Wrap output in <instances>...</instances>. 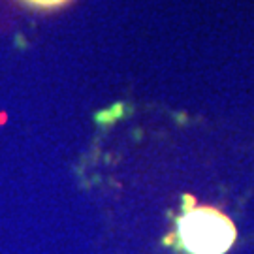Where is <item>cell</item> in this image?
I'll return each mask as SVG.
<instances>
[{"label":"cell","mask_w":254,"mask_h":254,"mask_svg":"<svg viewBox=\"0 0 254 254\" xmlns=\"http://www.w3.org/2000/svg\"><path fill=\"white\" fill-rule=\"evenodd\" d=\"M181 247L190 254H224L237 237L230 218L215 207H187L177 222Z\"/></svg>","instance_id":"cell-1"},{"label":"cell","mask_w":254,"mask_h":254,"mask_svg":"<svg viewBox=\"0 0 254 254\" xmlns=\"http://www.w3.org/2000/svg\"><path fill=\"white\" fill-rule=\"evenodd\" d=\"M25 2H28L30 6H36V8H59L70 0H25Z\"/></svg>","instance_id":"cell-2"}]
</instances>
